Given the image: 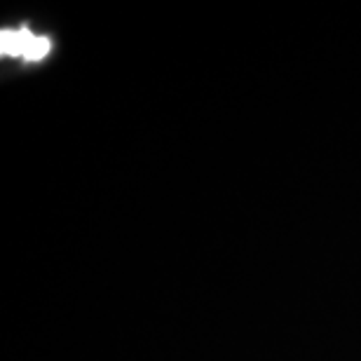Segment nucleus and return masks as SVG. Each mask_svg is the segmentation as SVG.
<instances>
[{
  "mask_svg": "<svg viewBox=\"0 0 361 361\" xmlns=\"http://www.w3.org/2000/svg\"><path fill=\"white\" fill-rule=\"evenodd\" d=\"M0 52L5 56H21V59L28 61H40L49 52V38L33 35L28 28H19V31L3 28L0 31Z\"/></svg>",
  "mask_w": 361,
  "mask_h": 361,
  "instance_id": "1",
  "label": "nucleus"
}]
</instances>
